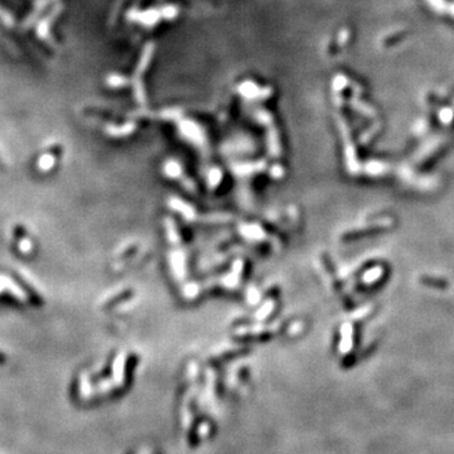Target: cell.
<instances>
[{
	"label": "cell",
	"mask_w": 454,
	"mask_h": 454,
	"mask_svg": "<svg viewBox=\"0 0 454 454\" xmlns=\"http://www.w3.org/2000/svg\"><path fill=\"white\" fill-rule=\"evenodd\" d=\"M13 236H14V239L17 241H24L28 237V231H27V228L23 225H17V226L13 228Z\"/></svg>",
	"instance_id": "cell-6"
},
{
	"label": "cell",
	"mask_w": 454,
	"mask_h": 454,
	"mask_svg": "<svg viewBox=\"0 0 454 454\" xmlns=\"http://www.w3.org/2000/svg\"><path fill=\"white\" fill-rule=\"evenodd\" d=\"M222 181V170L217 167H211L206 170V184L211 189L217 188Z\"/></svg>",
	"instance_id": "cell-4"
},
{
	"label": "cell",
	"mask_w": 454,
	"mask_h": 454,
	"mask_svg": "<svg viewBox=\"0 0 454 454\" xmlns=\"http://www.w3.org/2000/svg\"><path fill=\"white\" fill-rule=\"evenodd\" d=\"M0 304H7L15 309H24V303L19 299L17 295L10 293L9 290H3L0 293Z\"/></svg>",
	"instance_id": "cell-5"
},
{
	"label": "cell",
	"mask_w": 454,
	"mask_h": 454,
	"mask_svg": "<svg viewBox=\"0 0 454 454\" xmlns=\"http://www.w3.org/2000/svg\"><path fill=\"white\" fill-rule=\"evenodd\" d=\"M0 165H2V159H0Z\"/></svg>",
	"instance_id": "cell-9"
},
{
	"label": "cell",
	"mask_w": 454,
	"mask_h": 454,
	"mask_svg": "<svg viewBox=\"0 0 454 454\" xmlns=\"http://www.w3.org/2000/svg\"><path fill=\"white\" fill-rule=\"evenodd\" d=\"M48 154H50L52 158H54V159H59V158L62 157V154H63V148H62V145L56 144V145L51 146L50 150H48Z\"/></svg>",
	"instance_id": "cell-7"
},
{
	"label": "cell",
	"mask_w": 454,
	"mask_h": 454,
	"mask_svg": "<svg viewBox=\"0 0 454 454\" xmlns=\"http://www.w3.org/2000/svg\"><path fill=\"white\" fill-rule=\"evenodd\" d=\"M165 231H167V237L169 241V268L172 271V275L177 282H182L181 284H186L187 278V254L184 247L181 245V236L172 219L165 220Z\"/></svg>",
	"instance_id": "cell-1"
},
{
	"label": "cell",
	"mask_w": 454,
	"mask_h": 454,
	"mask_svg": "<svg viewBox=\"0 0 454 454\" xmlns=\"http://www.w3.org/2000/svg\"><path fill=\"white\" fill-rule=\"evenodd\" d=\"M10 275H12V278L14 279V282L17 283L18 287L23 290L26 297L28 298L29 303H31L34 308H40V307L45 306V299H43L42 295L35 290V288L31 284V283L27 282V280L24 279L20 274H18L17 271H12Z\"/></svg>",
	"instance_id": "cell-3"
},
{
	"label": "cell",
	"mask_w": 454,
	"mask_h": 454,
	"mask_svg": "<svg viewBox=\"0 0 454 454\" xmlns=\"http://www.w3.org/2000/svg\"><path fill=\"white\" fill-rule=\"evenodd\" d=\"M163 173L165 177H168L172 181H176L177 183H181V186H183L184 189H187L188 192L196 193V187L194 182L191 178L187 177L186 170L183 169L181 164L176 160H168L163 164Z\"/></svg>",
	"instance_id": "cell-2"
},
{
	"label": "cell",
	"mask_w": 454,
	"mask_h": 454,
	"mask_svg": "<svg viewBox=\"0 0 454 454\" xmlns=\"http://www.w3.org/2000/svg\"><path fill=\"white\" fill-rule=\"evenodd\" d=\"M4 362H5V356L3 355V352H0V365H3Z\"/></svg>",
	"instance_id": "cell-8"
}]
</instances>
